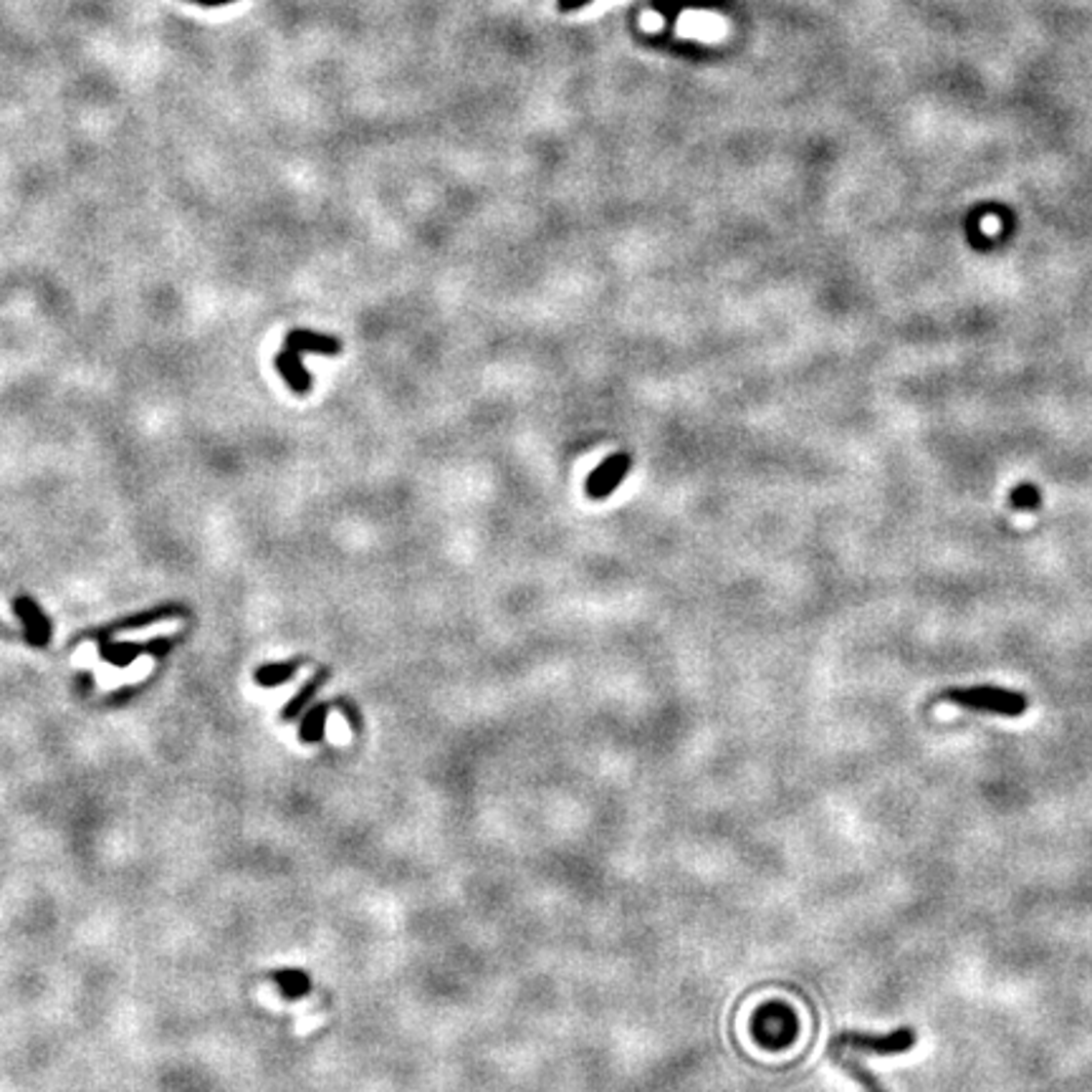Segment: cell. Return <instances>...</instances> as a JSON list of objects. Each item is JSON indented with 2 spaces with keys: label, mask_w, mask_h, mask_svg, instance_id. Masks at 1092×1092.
Returning <instances> with one entry per match:
<instances>
[{
  "label": "cell",
  "mask_w": 1092,
  "mask_h": 1092,
  "mask_svg": "<svg viewBox=\"0 0 1092 1092\" xmlns=\"http://www.w3.org/2000/svg\"><path fill=\"white\" fill-rule=\"evenodd\" d=\"M1012 506L1022 511H1034L1036 506H1039V493H1036L1034 486L1032 484L1019 486V488L1012 493Z\"/></svg>",
  "instance_id": "16"
},
{
  "label": "cell",
  "mask_w": 1092,
  "mask_h": 1092,
  "mask_svg": "<svg viewBox=\"0 0 1092 1092\" xmlns=\"http://www.w3.org/2000/svg\"><path fill=\"white\" fill-rule=\"evenodd\" d=\"M286 347L296 349V352H314V354H339L341 341L334 336H324L317 332L309 330H293L286 334Z\"/></svg>",
  "instance_id": "7"
},
{
  "label": "cell",
  "mask_w": 1092,
  "mask_h": 1092,
  "mask_svg": "<svg viewBox=\"0 0 1092 1092\" xmlns=\"http://www.w3.org/2000/svg\"><path fill=\"white\" fill-rule=\"evenodd\" d=\"M916 1044V1030L911 1027H900V1030L890 1032V1034H868V1032H842L835 1036L832 1049H852V1052H863V1055H903Z\"/></svg>",
  "instance_id": "3"
},
{
  "label": "cell",
  "mask_w": 1092,
  "mask_h": 1092,
  "mask_svg": "<svg viewBox=\"0 0 1092 1092\" xmlns=\"http://www.w3.org/2000/svg\"><path fill=\"white\" fill-rule=\"evenodd\" d=\"M592 0H559L557 6L562 13H571V11H579V8L590 6Z\"/></svg>",
  "instance_id": "18"
},
{
  "label": "cell",
  "mask_w": 1092,
  "mask_h": 1092,
  "mask_svg": "<svg viewBox=\"0 0 1092 1092\" xmlns=\"http://www.w3.org/2000/svg\"><path fill=\"white\" fill-rule=\"evenodd\" d=\"M327 678H330V671H319V673H317V676H314V678H311V681H309V682H306L304 688H301V690H298V693H296V695H293L292 701L286 703L284 714H281V716H284V719H286V721L296 719V716H298V714H301V711H304V708H306V706H309V703H311V698H314V695H317L319 685H322V682H327Z\"/></svg>",
  "instance_id": "13"
},
{
  "label": "cell",
  "mask_w": 1092,
  "mask_h": 1092,
  "mask_svg": "<svg viewBox=\"0 0 1092 1092\" xmlns=\"http://www.w3.org/2000/svg\"><path fill=\"white\" fill-rule=\"evenodd\" d=\"M832 1055L838 1057L839 1068H842L844 1072L850 1074L852 1080H855L857 1085L863 1087L865 1092H885V1087H882L880 1082H878L876 1074L870 1072V1070L865 1068V1065H860V1062L852 1060V1057H842V1055H839V1052H832Z\"/></svg>",
  "instance_id": "14"
},
{
  "label": "cell",
  "mask_w": 1092,
  "mask_h": 1092,
  "mask_svg": "<svg viewBox=\"0 0 1092 1092\" xmlns=\"http://www.w3.org/2000/svg\"><path fill=\"white\" fill-rule=\"evenodd\" d=\"M298 665H301V660H289V663H271V665H261L258 671H255V681L261 682V685H266V688H273V685H279V682H286L289 678L293 676V673L298 671Z\"/></svg>",
  "instance_id": "15"
},
{
  "label": "cell",
  "mask_w": 1092,
  "mask_h": 1092,
  "mask_svg": "<svg viewBox=\"0 0 1092 1092\" xmlns=\"http://www.w3.org/2000/svg\"><path fill=\"white\" fill-rule=\"evenodd\" d=\"M334 703H336V706H339L341 714L347 716V721H349V726H352V731H354V733H360L362 719H360V714H357V708H354V703L344 701V698H339V701H334Z\"/></svg>",
  "instance_id": "17"
},
{
  "label": "cell",
  "mask_w": 1092,
  "mask_h": 1092,
  "mask_svg": "<svg viewBox=\"0 0 1092 1092\" xmlns=\"http://www.w3.org/2000/svg\"><path fill=\"white\" fill-rule=\"evenodd\" d=\"M332 708H334V703H319V706L311 708L309 714L301 719L298 739L306 741V744H319L324 739V723H327Z\"/></svg>",
  "instance_id": "10"
},
{
  "label": "cell",
  "mask_w": 1092,
  "mask_h": 1092,
  "mask_svg": "<svg viewBox=\"0 0 1092 1092\" xmlns=\"http://www.w3.org/2000/svg\"><path fill=\"white\" fill-rule=\"evenodd\" d=\"M173 614H185V609L177 607V604H168V607H155V609H149V612L132 614V617H127V620L114 622L112 627H106L104 633H101V630H99V633H92V635H94V638L106 640V638H109V635H114V633H122V630H139V627H147V625H152V622H157V620H165V617H173Z\"/></svg>",
  "instance_id": "8"
},
{
  "label": "cell",
  "mask_w": 1092,
  "mask_h": 1092,
  "mask_svg": "<svg viewBox=\"0 0 1092 1092\" xmlns=\"http://www.w3.org/2000/svg\"><path fill=\"white\" fill-rule=\"evenodd\" d=\"M273 981L279 984L281 994H284L286 999H301V996H306L311 989L309 976H306L304 971H296V968L276 971V974H273Z\"/></svg>",
  "instance_id": "12"
},
{
  "label": "cell",
  "mask_w": 1092,
  "mask_h": 1092,
  "mask_svg": "<svg viewBox=\"0 0 1092 1092\" xmlns=\"http://www.w3.org/2000/svg\"><path fill=\"white\" fill-rule=\"evenodd\" d=\"M721 8H726L723 0H652V11L663 16L671 31L682 11H721Z\"/></svg>",
  "instance_id": "9"
},
{
  "label": "cell",
  "mask_w": 1092,
  "mask_h": 1092,
  "mask_svg": "<svg viewBox=\"0 0 1092 1092\" xmlns=\"http://www.w3.org/2000/svg\"><path fill=\"white\" fill-rule=\"evenodd\" d=\"M630 468H633V458H630L627 453H614L609 455V458H604L603 463L587 476V481H584L587 496H590L592 501H603V498L612 496L614 488L622 484V478L630 473Z\"/></svg>",
  "instance_id": "4"
},
{
  "label": "cell",
  "mask_w": 1092,
  "mask_h": 1092,
  "mask_svg": "<svg viewBox=\"0 0 1092 1092\" xmlns=\"http://www.w3.org/2000/svg\"><path fill=\"white\" fill-rule=\"evenodd\" d=\"M276 370L281 372V377L289 382V387H292L293 392H298V395H304V392L311 390V374L306 372L304 362H301V352H296V349H289L286 347L284 352L276 357Z\"/></svg>",
  "instance_id": "6"
},
{
  "label": "cell",
  "mask_w": 1092,
  "mask_h": 1092,
  "mask_svg": "<svg viewBox=\"0 0 1092 1092\" xmlns=\"http://www.w3.org/2000/svg\"><path fill=\"white\" fill-rule=\"evenodd\" d=\"M99 652L106 663L125 668L139 655H147V647H144V643H106V640H101Z\"/></svg>",
  "instance_id": "11"
},
{
  "label": "cell",
  "mask_w": 1092,
  "mask_h": 1092,
  "mask_svg": "<svg viewBox=\"0 0 1092 1092\" xmlns=\"http://www.w3.org/2000/svg\"><path fill=\"white\" fill-rule=\"evenodd\" d=\"M944 701L956 706L968 708V711H984V714L1006 716L1017 719L1027 711V698L1017 690L996 688V685H974V688H951L941 695Z\"/></svg>",
  "instance_id": "1"
},
{
  "label": "cell",
  "mask_w": 1092,
  "mask_h": 1092,
  "mask_svg": "<svg viewBox=\"0 0 1092 1092\" xmlns=\"http://www.w3.org/2000/svg\"><path fill=\"white\" fill-rule=\"evenodd\" d=\"M13 607H16V614L23 620V638L28 640L31 645L44 647L51 638V625L49 620H46V614L41 612V607L33 603L31 597H19V600L13 603Z\"/></svg>",
  "instance_id": "5"
},
{
  "label": "cell",
  "mask_w": 1092,
  "mask_h": 1092,
  "mask_svg": "<svg viewBox=\"0 0 1092 1092\" xmlns=\"http://www.w3.org/2000/svg\"><path fill=\"white\" fill-rule=\"evenodd\" d=\"M193 3H198V6H205V8H217V6H230V3H236V0H193Z\"/></svg>",
  "instance_id": "19"
},
{
  "label": "cell",
  "mask_w": 1092,
  "mask_h": 1092,
  "mask_svg": "<svg viewBox=\"0 0 1092 1092\" xmlns=\"http://www.w3.org/2000/svg\"><path fill=\"white\" fill-rule=\"evenodd\" d=\"M797 1034H800V1019L784 1001L763 1004L751 1019V1036L763 1049H774V1052L787 1049L789 1044H795Z\"/></svg>",
  "instance_id": "2"
}]
</instances>
